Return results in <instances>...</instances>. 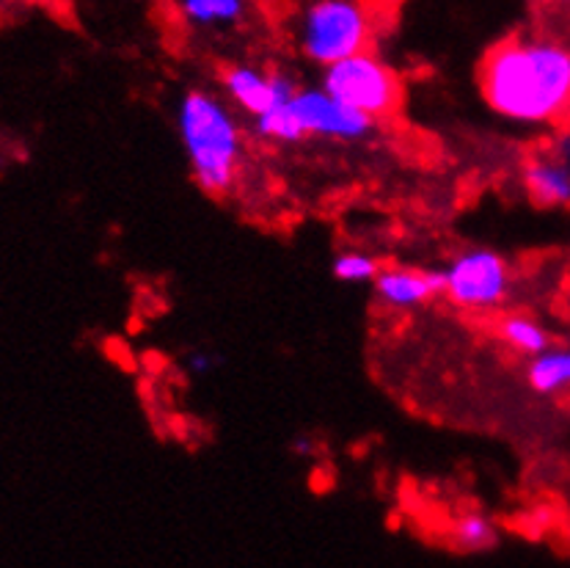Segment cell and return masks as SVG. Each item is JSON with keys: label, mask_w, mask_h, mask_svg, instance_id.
<instances>
[{"label": "cell", "mask_w": 570, "mask_h": 568, "mask_svg": "<svg viewBox=\"0 0 570 568\" xmlns=\"http://www.w3.org/2000/svg\"><path fill=\"white\" fill-rule=\"evenodd\" d=\"M482 97L499 116L527 125L570 119V48L549 37H510L476 69Z\"/></svg>", "instance_id": "1"}, {"label": "cell", "mask_w": 570, "mask_h": 568, "mask_svg": "<svg viewBox=\"0 0 570 568\" xmlns=\"http://www.w3.org/2000/svg\"><path fill=\"white\" fill-rule=\"evenodd\" d=\"M177 125L196 183L213 196L229 194L243 158V136L235 116L215 95L188 91L179 102Z\"/></svg>", "instance_id": "2"}, {"label": "cell", "mask_w": 570, "mask_h": 568, "mask_svg": "<svg viewBox=\"0 0 570 568\" xmlns=\"http://www.w3.org/2000/svg\"><path fill=\"white\" fill-rule=\"evenodd\" d=\"M375 20L364 0H312L301 14L298 48L320 67L370 50Z\"/></svg>", "instance_id": "3"}, {"label": "cell", "mask_w": 570, "mask_h": 568, "mask_svg": "<svg viewBox=\"0 0 570 568\" xmlns=\"http://www.w3.org/2000/svg\"><path fill=\"white\" fill-rule=\"evenodd\" d=\"M323 89L372 121L389 119L403 106V84L397 72L370 50L325 67Z\"/></svg>", "instance_id": "4"}, {"label": "cell", "mask_w": 570, "mask_h": 568, "mask_svg": "<svg viewBox=\"0 0 570 568\" xmlns=\"http://www.w3.org/2000/svg\"><path fill=\"white\" fill-rule=\"evenodd\" d=\"M510 290V268L499 254L476 248L444 271V295L463 310H493Z\"/></svg>", "instance_id": "5"}, {"label": "cell", "mask_w": 570, "mask_h": 568, "mask_svg": "<svg viewBox=\"0 0 570 568\" xmlns=\"http://www.w3.org/2000/svg\"><path fill=\"white\" fill-rule=\"evenodd\" d=\"M293 108L304 125L306 138H336V141H358L372 130L375 121L370 116L345 106L325 89H304L295 91Z\"/></svg>", "instance_id": "6"}, {"label": "cell", "mask_w": 570, "mask_h": 568, "mask_svg": "<svg viewBox=\"0 0 570 568\" xmlns=\"http://www.w3.org/2000/svg\"><path fill=\"white\" fill-rule=\"evenodd\" d=\"M220 80H224V91L237 102V108L252 114L254 119L267 114L271 108L289 102L295 91H298V86H295L289 75L262 72V69L246 67V63L224 69V78Z\"/></svg>", "instance_id": "7"}, {"label": "cell", "mask_w": 570, "mask_h": 568, "mask_svg": "<svg viewBox=\"0 0 570 568\" xmlns=\"http://www.w3.org/2000/svg\"><path fill=\"white\" fill-rule=\"evenodd\" d=\"M375 295L394 310L422 306L433 295L444 293V271L381 268L375 280Z\"/></svg>", "instance_id": "8"}, {"label": "cell", "mask_w": 570, "mask_h": 568, "mask_svg": "<svg viewBox=\"0 0 570 568\" xmlns=\"http://www.w3.org/2000/svg\"><path fill=\"white\" fill-rule=\"evenodd\" d=\"M523 188L540 207L570 205V164L560 155H538L523 166Z\"/></svg>", "instance_id": "9"}, {"label": "cell", "mask_w": 570, "mask_h": 568, "mask_svg": "<svg viewBox=\"0 0 570 568\" xmlns=\"http://www.w3.org/2000/svg\"><path fill=\"white\" fill-rule=\"evenodd\" d=\"M529 384L540 395H557L570 390V351L568 347H546L529 364Z\"/></svg>", "instance_id": "10"}, {"label": "cell", "mask_w": 570, "mask_h": 568, "mask_svg": "<svg viewBox=\"0 0 570 568\" xmlns=\"http://www.w3.org/2000/svg\"><path fill=\"white\" fill-rule=\"evenodd\" d=\"M179 14L199 28L235 26L246 14V0H177Z\"/></svg>", "instance_id": "11"}, {"label": "cell", "mask_w": 570, "mask_h": 568, "mask_svg": "<svg viewBox=\"0 0 570 568\" xmlns=\"http://www.w3.org/2000/svg\"><path fill=\"white\" fill-rule=\"evenodd\" d=\"M499 337L508 342L515 353H527V356H538L549 347V334L540 323L523 315H508L499 321Z\"/></svg>", "instance_id": "12"}, {"label": "cell", "mask_w": 570, "mask_h": 568, "mask_svg": "<svg viewBox=\"0 0 570 568\" xmlns=\"http://www.w3.org/2000/svg\"><path fill=\"white\" fill-rule=\"evenodd\" d=\"M257 133L262 138H271V141L278 144H298L306 138V130L301 125L298 114H295L293 100L257 116Z\"/></svg>", "instance_id": "13"}, {"label": "cell", "mask_w": 570, "mask_h": 568, "mask_svg": "<svg viewBox=\"0 0 570 568\" xmlns=\"http://www.w3.org/2000/svg\"><path fill=\"white\" fill-rule=\"evenodd\" d=\"M452 541L458 543L466 552H476V549H488L497 541V530H493L491 521L482 513H463L458 516L455 525L450 527Z\"/></svg>", "instance_id": "14"}, {"label": "cell", "mask_w": 570, "mask_h": 568, "mask_svg": "<svg viewBox=\"0 0 570 568\" xmlns=\"http://www.w3.org/2000/svg\"><path fill=\"white\" fill-rule=\"evenodd\" d=\"M381 271L375 257L362 252H345L334 259V276L342 282H372Z\"/></svg>", "instance_id": "15"}, {"label": "cell", "mask_w": 570, "mask_h": 568, "mask_svg": "<svg viewBox=\"0 0 570 568\" xmlns=\"http://www.w3.org/2000/svg\"><path fill=\"white\" fill-rule=\"evenodd\" d=\"M213 356H207V353H196V356H190V373L202 375V373H209L213 370Z\"/></svg>", "instance_id": "16"}, {"label": "cell", "mask_w": 570, "mask_h": 568, "mask_svg": "<svg viewBox=\"0 0 570 568\" xmlns=\"http://www.w3.org/2000/svg\"><path fill=\"white\" fill-rule=\"evenodd\" d=\"M540 3H546V6H568L570 0H540Z\"/></svg>", "instance_id": "17"}]
</instances>
